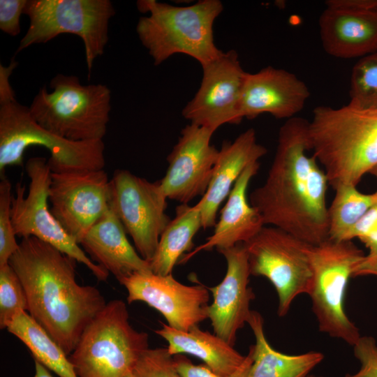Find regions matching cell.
Segmentation results:
<instances>
[{
	"instance_id": "cell-1",
	"label": "cell",
	"mask_w": 377,
	"mask_h": 377,
	"mask_svg": "<svg viewBox=\"0 0 377 377\" xmlns=\"http://www.w3.org/2000/svg\"><path fill=\"white\" fill-rule=\"evenodd\" d=\"M309 125L308 120L294 117L281 126L266 180L249 200L265 226L316 246L329 238V183L316 158L308 154Z\"/></svg>"
},
{
	"instance_id": "cell-2",
	"label": "cell",
	"mask_w": 377,
	"mask_h": 377,
	"mask_svg": "<svg viewBox=\"0 0 377 377\" xmlns=\"http://www.w3.org/2000/svg\"><path fill=\"white\" fill-rule=\"evenodd\" d=\"M76 262L35 237L22 239L8 261L24 289L27 312L68 356L107 304L98 288L77 283Z\"/></svg>"
},
{
	"instance_id": "cell-3",
	"label": "cell",
	"mask_w": 377,
	"mask_h": 377,
	"mask_svg": "<svg viewBox=\"0 0 377 377\" xmlns=\"http://www.w3.org/2000/svg\"><path fill=\"white\" fill-rule=\"evenodd\" d=\"M309 139L334 190L341 185L357 186L377 165V108L316 107Z\"/></svg>"
},
{
	"instance_id": "cell-4",
	"label": "cell",
	"mask_w": 377,
	"mask_h": 377,
	"mask_svg": "<svg viewBox=\"0 0 377 377\" xmlns=\"http://www.w3.org/2000/svg\"><path fill=\"white\" fill-rule=\"evenodd\" d=\"M17 63L0 65V173L9 166H22L26 149L42 146L50 154L52 172L102 170L105 165L103 140L75 142L61 138L40 126L29 107L20 103L9 77Z\"/></svg>"
},
{
	"instance_id": "cell-5",
	"label": "cell",
	"mask_w": 377,
	"mask_h": 377,
	"mask_svg": "<svg viewBox=\"0 0 377 377\" xmlns=\"http://www.w3.org/2000/svg\"><path fill=\"white\" fill-rule=\"evenodd\" d=\"M140 17L136 32L154 64L175 54L188 55L202 66L223 52L214 43L213 26L223 9L219 0H200L188 6H175L156 0L137 1Z\"/></svg>"
},
{
	"instance_id": "cell-6",
	"label": "cell",
	"mask_w": 377,
	"mask_h": 377,
	"mask_svg": "<svg viewBox=\"0 0 377 377\" xmlns=\"http://www.w3.org/2000/svg\"><path fill=\"white\" fill-rule=\"evenodd\" d=\"M51 91L40 88L29 111L40 126L66 140H103L111 110V91L103 84H82L75 75H56Z\"/></svg>"
},
{
	"instance_id": "cell-7",
	"label": "cell",
	"mask_w": 377,
	"mask_h": 377,
	"mask_svg": "<svg viewBox=\"0 0 377 377\" xmlns=\"http://www.w3.org/2000/svg\"><path fill=\"white\" fill-rule=\"evenodd\" d=\"M149 348V335L129 322L126 303L108 302L68 356L77 377H125Z\"/></svg>"
},
{
	"instance_id": "cell-8",
	"label": "cell",
	"mask_w": 377,
	"mask_h": 377,
	"mask_svg": "<svg viewBox=\"0 0 377 377\" xmlns=\"http://www.w3.org/2000/svg\"><path fill=\"white\" fill-rule=\"evenodd\" d=\"M24 14L29 25L16 53L63 34H74L84 43L90 73L95 59L104 53L115 9L110 0H27Z\"/></svg>"
},
{
	"instance_id": "cell-9",
	"label": "cell",
	"mask_w": 377,
	"mask_h": 377,
	"mask_svg": "<svg viewBox=\"0 0 377 377\" xmlns=\"http://www.w3.org/2000/svg\"><path fill=\"white\" fill-rule=\"evenodd\" d=\"M366 255L352 241L327 239L312 246L311 297L319 330L353 346L361 337L344 309L350 278Z\"/></svg>"
},
{
	"instance_id": "cell-10",
	"label": "cell",
	"mask_w": 377,
	"mask_h": 377,
	"mask_svg": "<svg viewBox=\"0 0 377 377\" xmlns=\"http://www.w3.org/2000/svg\"><path fill=\"white\" fill-rule=\"evenodd\" d=\"M244 245L251 275L264 276L271 282L278 296L277 313L285 316L297 296L310 293L313 245L269 226H265Z\"/></svg>"
},
{
	"instance_id": "cell-11",
	"label": "cell",
	"mask_w": 377,
	"mask_h": 377,
	"mask_svg": "<svg viewBox=\"0 0 377 377\" xmlns=\"http://www.w3.org/2000/svg\"><path fill=\"white\" fill-rule=\"evenodd\" d=\"M29 179L28 192L20 182L15 187L11 202V219L16 236L35 237L47 242L62 253L84 264L101 281L110 273L87 256L80 244L63 228L49 208V188L51 173L47 160L32 157L26 163Z\"/></svg>"
},
{
	"instance_id": "cell-12",
	"label": "cell",
	"mask_w": 377,
	"mask_h": 377,
	"mask_svg": "<svg viewBox=\"0 0 377 377\" xmlns=\"http://www.w3.org/2000/svg\"><path fill=\"white\" fill-rule=\"evenodd\" d=\"M110 185V209L131 237L138 253L149 261L170 221L160 180L149 182L128 170H116Z\"/></svg>"
},
{
	"instance_id": "cell-13",
	"label": "cell",
	"mask_w": 377,
	"mask_h": 377,
	"mask_svg": "<svg viewBox=\"0 0 377 377\" xmlns=\"http://www.w3.org/2000/svg\"><path fill=\"white\" fill-rule=\"evenodd\" d=\"M110 179L102 170L51 173L50 211L79 244L110 209Z\"/></svg>"
},
{
	"instance_id": "cell-14",
	"label": "cell",
	"mask_w": 377,
	"mask_h": 377,
	"mask_svg": "<svg viewBox=\"0 0 377 377\" xmlns=\"http://www.w3.org/2000/svg\"><path fill=\"white\" fill-rule=\"evenodd\" d=\"M202 68L200 87L182 110V116L214 133L226 124H239L243 119L240 103L247 73L237 52H223Z\"/></svg>"
},
{
	"instance_id": "cell-15",
	"label": "cell",
	"mask_w": 377,
	"mask_h": 377,
	"mask_svg": "<svg viewBox=\"0 0 377 377\" xmlns=\"http://www.w3.org/2000/svg\"><path fill=\"white\" fill-rule=\"evenodd\" d=\"M127 290V302H143L161 313L170 327L188 331L208 318L209 289L188 286L172 274L137 272L119 281Z\"/></svg>"
},
{
	"instance_id": "cell-16",
	"label": "cell",
	"mask_w": 377,
	"mask_h": 377,
	"mask_svg": "<svg viewBox=\"0 0 377 377\" xmlns=\"http://www.w3.org/2000/svg\"><path fill=\"white\" fill-rule=\"evenodd\" d=\"M214 132L190 123L181 131L177 144L168 155V167L160 180L168 199L188 204L206 193L219 150L211 145Z\"/></svg>"
},
{
	"instance_id": "cell-17",
	"label": "cell",
	"mask_w": 377,
	"mask_h": 377,
	"mask_svg": "<svg viewBox=\"0 0 377 377\" xmlns=\"http://www.w3.org/2000/svg\"><path fill=\"white\" fill-rule=\"evenodd\" d=\"M219 252L225 258L227 268L223 280L208 288L213 297L208 318L214 333L234 346L237 332L248 323L255 294L249 286L251 273L244 244Z\"/></svg>"
},
{
	"instance_id": "cell-18",
	"label": "cell",
	"mask_w": 377,
	"mask_h": 377,
	"mask_svg": "<svg viewBox=\"0 0 377 377\" xmlns=\"http://www.w3.org/2000/svg\"><path fill=\"white\" fill-rule=\"evenodd\" d=\"M310 96L306 84L295 74L267 66L247 73L241 98L242 118L252 119L268 113L276 119H290L300 112Z\"/></svg>"
},
{
	"instance_id": "cell-19",
	"label": "cell",
	"mask_w": 377,
	"mask_h": 377,
	"mask_svg": "<svg viewBox=\"0 0 377 377\" xmlns=\"http://www.w3.org/2000/svg\"><path fill=\"white\" fill-rule=\"evenodd\" d=\"M259 168V161L245 168L221 211L219 220L214 226L212 235L203 244L184 254L179 260L180 263L187 262L202 251L216 249L219 251L246 243L265 226L260 213L251 205L247 196L249 183Z\"/></svg>"
},
{
	"instance_id": "cell-20",
	"label": "cell",
	"mask_w": 377,
	"mask_h": 377,
	"mask_svg": "<svg viewBox=\"0 0 377 377\" xmlns=\"http://www.w3.org/2000/svg\"><path fill=\"white\" fill-rule=\"evenodd\" d=\"M267 152L266 147L258 142L253 128L244 131L232 142H223L208 188L199 200L202 228L214 227L219 207L241 174Z\"/></svg>"
},
{
	"instance_id": "cell-21",
	"label": "cell",
	"mask_w": 377,
	"mask_h": 377,
	"mask_svg": "<svg viewBox=\"0 0 377 377\" xmlns=\"http://www.w3.org/2000/svg\"><path fill=\"white\" fill-rule=\"evenodd\" d=\"M318 23L323 47L334 57H364L377 52V10L326 8Z\"/></svg>"
},
{
	"instance_id": "cell-22",
	"label": "cell",
	"mask_w": 377,
	"mask_h": 377,
	"mask_svg": "<svg viewBox=\"0 0 377 377\" xmlns=\"http://www.w3.org/2000/svg\"><path fill=\"white\" fill-rule=\"evenodd\" d=\"M89 258L118 281L137 272H152L149 261L129 242L126 230L110 209L80 242Z\"/></svg>"
},
{
	"instance_id": "cell-23",
	"label": "cell",
	"mask_w": 377,
	"mask_h": 377,
	"mask_svg": "<svg viewBox=\"0 0 377 377\" xmlns=\"http://www.w3.org/2000/svg\"><path fill=\"white\" fill-rule=\"evenodd\" d=\"M161 327L155 333L168 342L172 355L188 354L203 361L213 372L229 376L244 362L242 355L233 346L215 334L200 330L198 326L188 331H181L160 321Z\"/></svg>"
},
{
	"instance_id": "cell-24",
	"label": "cell",
	"mask_w": 377,
	"mask_h": 377,
	"mask_svg": "<svg viewBox=\"0 0 377 377\" xmlns=\"http://www.w3.org/2000/svg\"><path fill=\"white\" fill-rule=\"evenodd\" d=\"M247 323L256 342L249 349L253 362L246 377H307L324 359L317 351L286 355L274 350L265 337L263 318L256 311H251Z\"/></svg>"
},
{
	"instance_id": "cell-25",
	"label": "cell",
	"mask_w": 377,
	"mask_h": 377,
	"mask_svg": "<svg viewBox=\"0 0 377 377\" xmlns=\"http://www.w3.org/2000/svg\"><path fill=\"white\" fill-rule=\"evenodd\" d=\"M200 203L193 206L181 204L176 207L175 216L162 232L156 250L149 261L156 274H172L175 265L186 251H191L193 239L202 228Z\"/></svg>"
},
{
	"instance_id": "cell-26",
	"label": "cell",
	"mask_w": 377,
	"mask_h": 377,
	"mask_svg": "<svg viewBox=\"0 0 377 377\" xmlns=\"http://www.w3.org/2000/svg\"><path fill=\"white\" fill-rule=\"evenodd\" d=\"M6 330L21 340L35 360L48 369L60 377H77L68 356L27 311L17 313Z\"/></svg>"
},
{
	"instance_id": "cell-27",
	"label": "cell",
	"mask_w": 377,
	"mask_h": 377,
	"mask_svg": "<svg viewBox=\"0 0 377 377\" xmlns=\"http://www.w3.org/2000/svg\"><path fill=\"white\" fill-rule=\"evenodd\" d=\"M356 186L341 185L328 207L329 239L347 241L354 226L377 203V191L363 193Z\"/></svg>"
},
{
	"instance_id": "cell-28",
	"label": "cell",
	"mask_w": 377,
	"mask_h": 377,
	"mask_svg": "<svg viewBox=\"0 0 377 377\" xmlns=\"http://www.w3.org/2000/svg\"><path fill=\"white\" fill-rule=\"evenodd\" d=\"M349 96L351 107L377 108V52L362 57L353 66Z\"/></svg>"
},
{
	"instance_id": "cell-29",
	"label": "cell",
	"mask_w": 377,
	"mask_h": 377,
	"mask_svg": "<svg viewBox=\"0 0 377 377\" xmlns=\"http://www.w3.org/2000/svg\"><path fill=\"white\" fill-rule=\"evenodd\" d=\"M28 303L23 286L8 263L0 267V328L6 329L14 316L27 311Z\"/></svg>"
},
{
	"instance_id": "cell-30",
	"label": "cell",
	"mask_w": 377,
	"mask_h": 377,
	"mask_svg": "<svg viewBox=\"0 0 377 377\" xmlns=\"http://www.w3.org/2000/svg\"><path fill=\"white\" fill-rule=\"evenodd\" d=\"M12 186L4 175L0 182V267L8 263L19 244L11 219Z\"/></svg>"
},
{
	"instance_id": "cell-31",
	"label": "cell",
	"mask_w": 377,
	"mask_h": 377,
	"mask_svg": "<svg viewBox=\"0 0 377 377\" xmlns=\"http://www.w3.org/2000/svg\"><path fill=\"white\" fill-rule=\"evenodd\" d=\"M133 372L136 377H181L174 355L167 347L146 350L138 360Z\"/></svg>"
},
{
	"instance_id": "cell-32",
	"label": "cell",
	"mask_w": 377,
	"mask_h": 377,
	"mask_svg": "<svg viewBox=\"0 0 377 377\" xmlns=\"http://www.w3.org/2000/svg\"><path fill=\"white\" fill-rule=\"evenodd\" d=\"M355 357L360 362V370L345 377H377V343L374 338L360 337L353 346Z\"/></svg>"
},
{
	"instance_id": "cell-33",
	"label": "cell",
	"mask_w": 377,
	"mask_h": 377,
	"mask_svg": "<svg viewBox=\"0 0 377 377\" xmlns=\"http://www.w3.org/2000/svg\"><path fill=\"white\" fill-rule=\"evenodd\" d=\"M174 360L177 370L181 377H246L253 362L251 354L249 352L244 362L235 372L229 376H221L213 372L205 364H193L184 355H174Z\"/></svg>"
},
{
	"instance_id": "cell-34",
	"label": "cell",
	"mask_w": 377,
	"mask_h": 377,
	"mask_svg": "<svg viewBox=\"0 0 377 377\" xmlns=\"http://www.w3.org/2000/svg\"><path fill=\"white\" fill-rule=\"evenodd\" d=\"M27 0H0V29L11 36L21 31L20 17Z\"/></svg>"
},
{
	"instance_id": "cell-35",
	"label": "cell",
	"mask_w": 377,
	"mask_h": 377,
	"mask_svg": "<svg viewBox=\"0 0 377 377\" xmlns=\"http://www.w3.org/2000/svg\"><path fill=\"white\" fill-rule=\"evenodd\" d=\"M326 8L351 10H376L377 0H327Z\"/></svg>"
},
{
	"instance_id": "cell-36",
	"label": "cell",
	"mask_w": 377,
	"mask_h": 377,
	"mask_svg": "<svg viewBox=\"0 0 377 377\" xmlns=\"http://www.w3.org/2000/svg\"><path fill=\"white\" fill-rule=\"evenodd\" d=\"M368 275L377 276V256L369 257L366 255L355 268L353 277Z\"/></svg>"
},
{
	"instance_id": "cell-37",
	"label": "cell",
	"mask_w": 377,
	"mask_h": 377,
	"mask_svg": "<svg viewBox=\"0 0 377 377\" xmlns=\"http://www.w3.org/2000/svg\"><path fill=\"white\" fill-rule=\"evenodd\" d=\"M360 241L369 249L367 256L372 257L377 256V225L367 236Z\"/></svg>"
},
{
	"instance_id": "cell-38",
	"label": "cell",
	"mask_w": 377,
	"mask_h": 377,
	"mask_svg": "<svg viewBox=\"0 0 377 377\" xmlns=\"http://www.w3.org/2000/svg\"><path fill=\"white\" fill-rule=\"evenodd\" d=\"M34 377H53L45 367L40 362L35 360V375Z\"/></svg>"
},
{
	"instance_id": "cell-39",
	"label": "cell",
	"mask_w": 377,
	"mask_h": 377,
	"mask_svg": "<svg viewBox=\"0 0 377 377\" xmlns=\"http://www.w3.org/2000/svg\"><path fill=\"white\" fill-rule=\"evenodd\" d=\"M369 173L372 175H374L376 179H377V165Z\"/></svg>"
},
{
	"instance_id": "cell-40",
	"label": "cell",
	"mask_w": 377,
	"mask_h": 377,
	"mask_svg": "<svg viewBox=\"0 0 377 377\" xmlns=\"http://www.w3.org/2000/svg\"><path fill=\"white\" fill-rule=\"evenodd\" d=\"M125 377H136V376H135V374H133V371H130L129 373H128V374L125 376Z\"/></svg>"
}]
</instances>
